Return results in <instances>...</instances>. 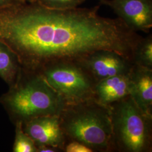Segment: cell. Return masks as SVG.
I'll return each instance as SVG.
<instances>
[{
	"label": "cell",
	"mask_w": 152,
	"mask_h": 152,
	"mask_svg": "<svg viewBox=\"0 0 152 152\" xmlns=\"http://www.w3.org/2000/svg\"><path fill=\"white\" fill-rule=\"evenodd\" d=\"M98 9H54L16 2L0 8V41L16 55L22 68L32 72L100 50L133 62L141 37L120 18L100 16Z\"/></svg>",
	"instance_id": "cell-1"
},
{
	"label": "cell",
	"mask_w": 152,
	"mask_h": 152,
	"mask_svg": "<svg viewBox=\"0 0 152 152\" xmlns=\"http://www.w3.org/2000/svg\"><path fill=\"white\" fill-rule=\"evenodd\" d=\"M11 121L23 124L46 115H60L65 102L41 73L20 68L15 83L0 97Z\"/></svg>",
	"instance_id": "cell-2"
},
{
	"label": "cell",
	"mask_w": 152,
	"mask_h": 152,
	"mask_svg": "<svg viewBox=\"0 0 152 152\" xmlns=\"http://www.w3.org/2000/svg\"><path fill=\"white\" fill-rule=\"evenodd\" d=\"M59 119L65 137L81 142L93 152L114 149L109 106L99 103L95 98L65 103Z\"/></svg>",
	"instance_id": "cell-3"
},
{
	"label": "cell",
	"mask_w": 152,
	"mask_h": 152,
	"mask_svg": "<svg viewBox=\"0 0 152 152\" xmlns=\"http://www.w3.org/2000/svg\"><path fill=\"white\" fill-rule=\"evenodd\" d=\"M109 108L115 149L121 152H151L152 116L145 114L130 95Z\"/></svg>",
	"instance_id": "cell-4"
},
{
	"label": "cell",
	"mask_w": 152,
	"mask_h": 152,
	"mask_svg": "<svg viewBox=\"0 0 152 152\" xmlns=\"http://www.w3.org/2000/svg\"><path fill=\"white\" fill-rule=\"evenodd\" d=\"M38 73L63 98L65 103L95 98L96 82L76 61L53 63L44 66Z\"/></svg>",
	"instance_id": "cell-5"
},
{
	"label": "cell",
	"mask_w": 152,
	"mask_h": 152,
	"mask_svg": "<svg viewBox=\"0 0 152 152\" xmlns=\"http://www.w3.org/2000/svg\"><path fill=\"white\" fill-rule=\"evenodd\" d=\"M96 83L112 76L129 74L134 63L110 50L94 52L76 61Z\"/></svg>",
	"instance_id": "cell-6"
},
{
	"label": "cell",
	"mask_w": 152,
	"mask_h": 152,
	"mask_svg": "<svg viewBox=\"0 0 152 152\" xmlns=\"http://www.w3.org/2000/svg\"><path fill=\"white\" fill-rule=\"evenodd\" d=\"M108 6L126 25L136 32L152 27V0H100Z\"/></svg>",
	"instance_id": "cell-7"
},
{
	"label": "cell",
	"mask_w": 152,
	"mask_h": 152,
	"mask_svg": "<svg viewBox=\"0 0 152 152\" xmlns=\"http://www.w3.org/2000/svg\"><path fill=\"white\" fill-rule=\"evenodd\" d=\"M24 131L37 148L50 146L64 150L65 137L60 127L59 115L39 116L23 124Z\"/></svg>",
	"instance_id": "cell-8"
},
{
	"label": "cell",
	"mask_w": 152,
	"mask_h": 152,
	"mask_svg": "<svg viewBox=\"0 0 152 152\" xmlns=\"http://www.w3.org/2000/svg\"><path fill=\"white\" fill-rule=\"evenodd\" d=\"M130 96L138 107L152 117V69L134 64L129 73Z\"/></svg>",
	"instance_id": "cell-9"
},
{
	"label": "cell",
	"mask_w": 152,
	"mask_h": 152,
	"mask_svg": "<svg viewBox=\"0 0 152 152\" xmlns=\"http://www.w3.org/2000/svg\"><path fill=\"white\" fill-rule=\"evenodd\" d=\"M130 90L129 74L112 76L96 83L95 98L99 103L109 106L130 96Z\"/></svg>",
	"instance_id": "cell-10"
},
{
	"label": "cell",
	"mask_w": 152,
	"mask_h": 152,
	"mask_svg": "<svg viewBox=\"0 0 152 152\" xmlns=\"http://www.w3.org/2000/svg\"><path fill=\"white\" fill-rule=\"evenodd\" d=\"M20 68L16 55L0 41V78L9 87L15 83Z\"/></svg>",
	"instance_id": "cell-11"
},
{
	"label": "cell",
	"mask_w": 152,
	"mask_h": 152,
	"mask_svg": "<svg viewBox=\"0 0 152 152\" xmlns=\"http://www.w3.org/2000/svg\"><path fill=\"white\" fill-rule=\"evenodd\" d=\"M133 63L152 69V37L140 38L136 45L133 56Z\"/></svg>",
	"instance_id": "cell-12"
},
{
	"label": "cell",
	"mask_w": 152,
	"mask_h": 152,
	"mask_svg": "<svg viewBox=\"0 0 152 152\" xmlns=\"http://www.w3.org/2000/svg\"><path fill=\"white\" fill-rule=\"evenodd\" d=\"M15 136L13 145L14 152H37V149L32 139L24 131L23 123L20 121L16 122Z\"/></svg>",
	"instance_id": "cell-13"
},
{
	"label": "cell",
	"mask_w": 152,
	"mask_h": 152,
	"mask_svg": "<svg viewBox=\"0 0 152 152\" xmlns=\"http://www.w3.org/2000/svg\"><path fill=\"white\" fill-rule=\"evenodd\" d=\"M87 0H36V3L54 9H69L78 6Z\"/></svg>",
	"instance_id": "cell-14"
},
{
	"label": "cell",
	"mask_w": 152,
	"mask_h": 152,
	"mask_svg": "<svg viewBox=\"0 0 152 152\" xmlns=\"http://www.w3.org/2000/svg\"><path fill=\"white\" fill-rule=\"evenodd\" d=\"M64 151L66 152H92L91 148L77 141H72L65 145Z\"/></svg>",
	"instance_id": "cell-15"
},
{
	"label": "cell",
	"mask_w": 152,
	"mask_h": 152,
	"mask_svg": "<svg viewBox=\"0 0 152 152\" xmlns=\"http://www.w3.org/2000/svg\"><path fill=\"white\" fill-rule=\"evenodd\" d=\"M37 152H56L61 151L60 149L54 148V147H50V146H41L37 148Z\"/></svg>",
	"instance_id": "cell-16"
},
{
	"label": "cell",
	"mask_w": 152,
	"mask_h": 152,
	"mask_svg": "<svg viewBox=\"0 0 152 152\" xmlns=\"http://www.w3.org/2000/svg\"><path fill=\"white\" fill-rule=\"evenodd\" d=\"M16 2H18L16 0H0V8L10 5Z\"/></svg>",
	"instance_id": "cell-17"
},
{
	"label": "cell",
	"mask_w": 152,
	"mask_h": 152,
	"mask_svg": "<svg viewBox=\"0 0 152 152\" xmlns=\"http://www.w3.org/2000/svg\"><path fill=\"white\" fill-rule=\"evenodd\" d=\"M18 2H24V3H34L36 2V0H16Z\"/></svg>",
	"instance_id": "cell-18"
}]
</instances>
